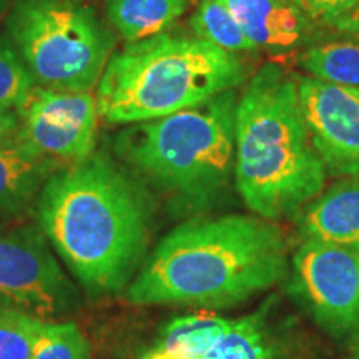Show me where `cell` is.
Segmentation results:
<instances>
[{
    "label": "cell",
    "instance_id": "1",
    "mask_svg": "<svg viewBox=\"0 0 359 359\" xmlns=\"http://www.w3.org/2000/svg\"><path fill=\"white\" fill-rule=\"evenodd\" d=\"M35 212L40 230L90 293L120 291L142 262L150 205L105 151L53 172Z\"/></svg>",
    "mask_w": 359,
    "mask_h": 359
},
{
    "label": "cell",
    "instance_id": "2",
    "mask_svg": "<svg viewBox=\"0 0 359 359\" xmlns=\"http://www.w3.org/2000/svg\"><path fill=\"white\" fill-rule=\"evenodd\" d=\"M288 245L269 219H193L168 233L127 290L132 304H231L285 276Z\"/></svg>",
    "mask_w": 359,
    "mask_h": 359
},
{
    "label": "cell",
    "instance_id": "3",
    "mask_svg": "<svg viewBox=\"0 0 359 359\" xmlns=\"http://www.w3.org/2000/svg\"><path fill=\"white\" fill-rule=\"evenodd\" d=\"M326 172L304 123L298 80L264 64L235 110V180L245 205L269 222L288 217L321 195Z\"/></svg>",
    "mask_w": 359,
    "mask_h": 359
},
{
    "label": "cell",
    "instance_id": "4",
    "mask_svg": "<svg viewBox=\"0 0 359 359\" xmlns=\"http://www.w3.org/2000/svg\"><path fill=\"white\" fill-rule=\"evenodd\" d=\"M245 75L235 52L163 32L114 52L97 85L98 110L114 125L150 122L235 90Z\"/></svg>",
    "mask_w": 359,
    "mask_h": 359
},
{
    "label": "cell",
    "instance_id": "5",
    "mask_svg": "<svg viewBox=\"0 0 359 359\" xmlns=\"http://www.w3.org/2000/svg\"><path fill=\"white\" fill-rule=\"evenodd\" d=\"M236 90L163 118L135 123L118 137L125 160L161 190L208 203L235 173Z\"/></svg>",
    "mask_w": 359,
    "mask_h": 359
},
{
    "label": "cell",
    "instance_id": "6",
    "mask_svg": "<svg viewBox=\"0 0 359 359\" xmlns=\"http://www.w3.org/2000/svg\"><path fill=\"white\" fill-rule=\"evenodd\" d=\"M7 34L37 85L90 92L115 50V35L77 0H17Z\"/></svg>",
    "mask_w": 359,
    "mask_h": 359
},
{
    "label": "cell",
    "instance_id": "7",
    "mask_svg": "<svg viewBox=\"0 0 359 359\" xmlns=\"http://www.w3.org/2000/svg\"><path fill=\"white\" fill-rule=\"evenodd\" d=\"M0 306L47 323L80 308L77 286L53 257L40 226L20 224L0 231Z\"/></svg>",
    "mask_w": 359,
    "mask_h": 359
},
{
    "label": "cell",
    "instance_id": "8",
    "mask_svg": "<svg viewBox=\"0 0 359 359\" xmlns=\"http://www.w3.org/2000/svg\"><path fill=\"white\" fill-rule=\"evenodd\" d=\"M294 288L333 334L359 331V251L308 240L294 253Z\"/></svg>",
    "mask_w": 359,
    "mask_h": 359
},
{
    "label": "cell",
    "instance_id": "9",
    "mask_svg": "<svg viewBox=\"0 0 359 359\" xmlns=\"http://www.w3.org/2000/svg\"><path fill=\"white\" fill-rule=\"evenodd\" d=\"M17 114L20 137L55 163H77L93 154L102 116L90 92L37 85Z\"/></svg>",
    "mask_w": 359,
    "mask_h": 359
},
{
    "label": "cell",
    "instance_id": "10",
    "mask_svg": "<svg viewBox=\"0 0 359 359\" xmlns=\"http://www.w3.org/2000/svg\"><path fill=\"white\" fill-rule=\"evenodd\" d=\"M309 138L326 170L359 177V90L313 77L298 80Z\"/></svg>",
    "mask_w": 359,
    "mask_h": 359
},
{
    "label": "cell",
    "instance_id": "11",
    "mask_svg": "<svg viewBox=\"0 0 359 359\" xmlns=\"http://www.w3.org/2000/svg\"><path fill=\"white\" fill-rule=\"evenodd\" d=\"M57 163L30 147L19 132L0 143V226L24 222Z\"/></svg>",
    "mask_w": 359,
    "mask_h": 359
},
{
    "label": "cell",
    "instance_id": "12",
    "mask_svg": "<svg viewBox=\"0 0 359 359\" xmlns=\"http://www.w3.org/2000/svg\"><path fill=\"white\" fill-rule=\"evenodd\" d=\"M257 48L290 53L306 45L313 22L291 0H223Z\"/></svg>",
    "mask_w": 359,
    "mask_h": 359
},
{
    "label": "cell",
    "instance_id": "13",
    "mask_svg": "<svg viewBox=\"0 0 359 359\" xmlns=\"http://www.w3.org/2000/svg\"><path fill=\"white\" fill-rule=\"evenodd\" d=\"M302 228L309 240L359 251V177L336 183L304 210Z\"/></svg>",
    "mask_w": 359,
    "mask_h": 359
},
{
    "label": "cell",
    "instance_id": "14",
    "mask_svg": "<svg viewBox=\"0 0 359 359\" xmlns=\"http://www.w3.org/2000/svg\"><path fill=\"white\" fill-rule=\"evenodd\" d=\"M188 0H107V19L128 43L167 32Z\"/></svg>",
    "mask_w": 359,
    "mask_h": 359
},
{
    "label": "cell",
    "instance_id": "15",
    "mask_svg": "<svg viewBox=\"0 0 359 359\" xmlns=\"http://www.w3.org/2000/svg\"><path fill=\"white\" fill-rule=\"evenodd\" d=\"M298 62L309 77L359 90V37L318 40L304 48Z\"/></svg>",
    "mask_w": 359,
    "mask_h": 359
},
{
    "label": "cell",
    "instance_id": "16",
    "mask_svg": "<svg viewBox=\"0 0 359 359\" xmlns=\"http://www.w3.org/2000/svg\"><path fill=\"white\" fill-rule=\"evenodd\" d=\"M231 323L212 311L175 318L161 333L158 349L183 359H201L228 333Z\"/></svg>",
    "mask_w": 359,
    "mask_h": 359
},
{
    "label": "cell",
    "instance_id": "17",
    "mask_svg": "<svg viewBox=\"0 0 359 359\" xmlns=\"http://www.w3.org/2000/svg\"><path fill=\"white\" fill-rule=\"evenodd\" d=\"M201 359H276V346L259 316L233 321L228 333Z\"/></svg>",
    "mask_w": 359,
    "mask_h": 359
},
{
    "label": "cell",
    "instance_id": "18",
    "mask_svg": "<svg viewBox=\"0 0 359 359\" xmlns=\"http://www.w3.org/2000/svg\"><path fill=\"white\" fill-rule=\"evenodd\" d=\"M190 24L196 37L217 45L223 50L235 53L258 50L241 30L223 0H203L193 13Z\"/></svg>",
    "mask_w": 359,
    "mask_h": 359
},
{
    "label": "cell",
    "instance_id": "19",
    "mask_svg": "<svg viewBox=\"0 0 359 359\" xmlns=\"http://www.w3.org/2000/svg\"><path fill=\"white\" fill-rule=\"evenodd\" d=\"M47 321L0 306V359H32Z\"/></svg>",
    "mask_w": 359,
    "mask_h": 359
},
{
    "label": "cell",
    "instance_id": "20",
    "mask_svg": "<svg viewBox=\"0 0 359 359\" xmlns=\"http://www.w3.org/2000/svg\"><path fill=\"white\" fill-rule=\"evenodd\" d=\"M35 87L37 82L13 47L12 40L0 35V107L20 110Z\"/></svg>",
    "mask_w": 359,
    "mask_h": 359
},
{
    "label": "cell",
    "instance_id": "21",
    "mask_svg": "<svg viewBox=\"0 0 359 359\" xmlns=\"http://www.w3.org/2000/svg\"><path fill=\"white\" fill-rule=\"evenodd\" d=\"M32 359H92V351L75 323H47Z\"/></svg>",
    "mask_w": 359,
    "mask_h": 359
},
{
    "label": "cell",
    "instance_id": "22",
    "mask_svg": "<svg viewBox=\"0 0 359 359\" xmlns=\"http://www.w3.org/2000/svg\"><path fill=\"white\" fill-rule=\"evenodd\" d=\"M311 22L326 25L341 13L359 6V0H291Z\"/></svg>",
    "mask_w": 359,
    "mask_h": 359
},
{
    "label": "cell",
    "instance_id": "23",
    "mask_svg": "<svg viewBox=\"0 0 359 359\" xmlns=\"http://www.w3.org/2000/svg\"><path fill=\"white\" fill-rule=\"evenodd\" d=\"M326 27L336 30V32L343 35H354L359 37V6L351 8V11L341 13V15L334 17L333 20H330Z\"/></svg>",
    "mask_w": 359,
    "mask_h": 359
},
{
    "label": "cell",
    "instance_id": "24",
    "mask_svg": "<svg viewBox=\"0 0 359 359\" xmlns=\"http://www.w3.org/2000/svg\"><path fill=\"white\" fill-rule=\"evenodd\" d=\"M20 120L17 110L0 107V143L7 142L13 135L19 132Z\"/></svg>",
    "mask_w": 359,
    "mask_h": 359
},
{
    "label": "cell",
    "instance_id": "25",
    "mask_svg": "<svg viewBox=\"0 0 359 359\" xmlns=\"http://www.w3.org/2000/svg\"><path fill=\"white\" fill-rule=\"evenodd\" d=\"M143 359H183V358L173 356V354H170L167 351H161V349H155V351L148 353Z\"/></svg>",
    "mask_w": 359,
    "mask_h": 359
},
{
    "label": "cell",
    "instance_id": "26",
    "mask_svg": "<svg viewBox=\"0 0 359 359\" xmlns=\"http://www.w3.org/2000/svg\"><path fill=\"white\" fill-rule=\"evenodd\" d=\"M349 359H359V338L356 341V344H354V348H353L351 356H349Z\"/></svg>",
    "mask_w": 359,
    "mask_h": 359
},
{
    "label": "cell",
    "instance_id": "27",
    "mask_svg": "<svg viewBox=\"0 0 359 359\" xmlns=\"http://www.w3.org/2000/svg\"><path fill=\"white\" fill-rule=\"evenodd\" d=\"M8 4H11V0H0V13L6 11V8L8 7Z\"/></svg>",
    "mask_w": 359,
    "mask_h": 359
}]
</instances>
